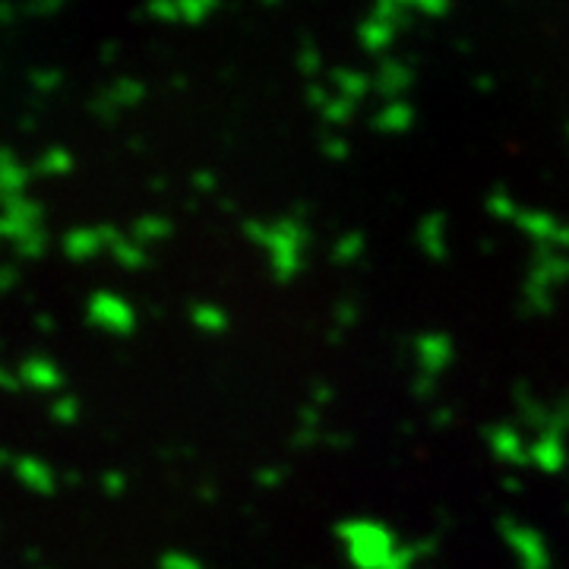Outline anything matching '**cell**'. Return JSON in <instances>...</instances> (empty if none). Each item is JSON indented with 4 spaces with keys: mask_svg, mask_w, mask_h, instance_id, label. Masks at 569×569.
Wrapping results in <instances>:
<instances>
[{
    "mask_svg": "<svg viewBox=\"0 0 569 569\" xmlns=\"http://www.w3.org/2000/svg\"><path fill=\"white\" fill-rule=\"evenodd\" d=\"M17 475L26 488L51 490V471L41 466L39 459H17Z\"/></svg>",
    "mask_w": 569,
    "mask_h": 569,
    "instance_id": "cell-3",
    "label": "cell"
},
{
    "mask_svg": "<svg viewBox=\"0 0 569 569\" xmlns=\"http://www.w3.org/2000/svg\"><path fill=\"white\" fill-rule=\"evenodd\" d=\"M54 415H58V418H73V402H70V399L54 402Z\"/></svg>",
    "mask_w": 569,
    "mask_h": 569,
    "instance_id": "cell-8",
    "label": "cell"
},
{
    "mask_svg": "<svg viewBox=\"0 0 569 569\" xmlns=\"http://www.w3.org/2000/svg\"><path fill=\"white\" fill-rule=\"evenodd\" d=\"M13 20V7H3V3H0V22H10Z\"/></svg>",
    "mask_w": 569,
    "mask_h": 569,
    "instance_id": "cell-11",
    "label": "cell"
},
{
    "mask_svg": "<svg viewBox=\"0 0 569 569\" xmlns=\"http://www.w3.org/2000/svg\"><path fill=\"white\" fill-rule=\"evenodd\" d=\"M13 282H17V269L13 266H0V291L10 288Z\"/></svg>",
    "mask_w": 569,
    "mask_h": 569,
    "instance_id": "cell-7",
    "label": "cell"
},
{
    "mask_svg": "<svg viewBox=\"0 0 569 569\" xmlns=\"http://www.w3.org/2000/svg\"><path fill=\"white\" fill-rule=\"evenodd\" d=\"M17 383H20V380H13V377H10V373H7V370H0V387L13 389V387H17Z\"/></svg>",
    "mask_w": 569,
    "mask_h": 569,
    "instance_id": "cell-9",
    "label": "cell"
},
{
    "mask_svg": "<svg viewBox=\"0 0 569 569\" xmlns=\"http://www.w3.org/2000/svg\"><path fill=\"white\" fill-rule=\"evenodd\" d=\"M22 380L29 383V387H58L61 383V373L54 370L51 361H44V358H29L26 365H22Z\"/></svg>",
    "mask_w": 569,
    "mask_h": 569,
    "instance_id": "cell-2",
    "label": "cell"
},
{
    "mask_svg": "<svg viewBox=\"0 0 569 569\" xmlns=\"http://www.w3.org/2000/svg\"><path fill=\"white\" fill-rule=\"evenodd\" d=\"M22 181H26V171L13 162V156L7 149H0V206L20 190Z\"/></svg>",
    "mask_w": 569,
    "mask_h": 569,
    "instance_id": "cell-1",
    "label": "cell"
},
{
    "mask_svg": "<svg viewBox=\"0 0 569 569\" xmlns=\"http://www.w3.org/2000/svg\"><path fill=\"white\" fill-rule=\"evenodd\" d=\"M32 80H36V86H51V82H54V73H36Z\"/></svg>",
    "mask_w": 569,
    "mask_h": 569,
    "instance_id": "cell-10",
    "label": "cell"
},
{
    "mask_svg": "<svg viewBox=\"0 0 569 569\" xmlns=\"http://www.w3.org/2000/svg\"><path fill=\"white\" fill-rule=\"evenodd\" d=\"M67 164H70V159L63 156L61 149H51V152H48V156L39 162V171H61V168H67Z\"/></svg>",
    "mask_w": 569,
    "mask_h": 569,
    "instance_id": "cell-6",
    "label": "cell"
},
{
    "mask_svg": "<svg viewBox=\"0 0 569 569\" xmlns=\"http://www.w3.org/2000/svg\"><path fill=\"white\" fill-rule=\"evenodd\" d=\"M3 462H10V456H7V452L0 449V466H3Z\"/></svg>",
    "mask_w": 569,
    "mask_h": 569,
    "instance_id": "cell-12",
    "label": "cell"
},
{
    "mask_svg": "<svg viewBox=\"0 0 569 569\" xmlns=\"http://www.w3.org/2000/svg\"><path fill=\"white\" fill-rule=\"evenodd\" d=\"M96 241L86 234V231H73V234H67V250H70V257H86V250H92Z\"/></svg>",
    "mask_w": 569,
    "mask_h": 569,
    "instance_id": "cell-4",
    "label": "cell"
},
{
    "mask_svg": "<svg viewBox=\"0 0 569 569\" xmlns=\"http://www.w3.org/2000/svg\"><path fill=\"white\" fill-rule=\"evenodd\" d=\"M17 247H20V253H26V257H36V253H41V234L39 228H32V231H26L20 241H17Z\"/></svg>",
    "mask_w": 569,
    "mask_h": 569,
    "instance_id": "cell-5",
    "label": "cell"
}]
</instances>
